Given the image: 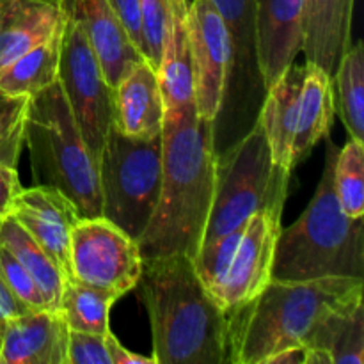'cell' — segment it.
Masks as SVG:
<instances>
[{
    "mask_svg": "<svg viewBox=\"0 0 364 364\" xmlns=\"http://www.w3.org/2000/svg\"><path fill=\"white\" fill-rule=\"evenodd\" d=\"M213 121L196 105L166 112L159 205L137 240L142 262L185 255L194 259L205 237L215 188Z\"/></svg>",
    "mask_w": 364,
    "mask_h": 364,
    "instance_id": "cell-1",
    "label": "cell"
},
{
    "mask_svg": "<svg viewBox=\"0 0 364 364\" xmlns=\"http://www.w3.org/2000/svg\"><path fill=\"white\" fill-rule=\"evenodd\" d=\"M141 299L148 309L156 364L228 363L230 316L185 255L146 259Z\"/></svg>",
    "mask_w": 364,
    "mask_h": 364,
    "instance_id": "cell-2",
    "label": "cell"
},
{
    "mask_svg": "<svg viewBox=\"0 0 364 364\" xmlns=\"http://www.w3.org/2000/svg\"><path fill=\"white\" fill-rule=\"evenodd\" d=\"M363 301L359 277L276 281L230 313L228 363L267 364L272 355L304 345L329 313Z\"/></svg>",
    "mask_w": 364,
    "mask_h": 364,
    "instance_id": "cell-3",
    "label": "cell"
},
{
    "mask_svg": "<svg viewBox=\"0 0 364 364\" xmlns=\"http://www.w3.org/2000/svg\"><path fill=\"white\" fill-rule=\"evenodd\" d=\"M326 144V167L315 196L302 215L277 235L272 263L276 281L364 279V220L341 208L333 180L338 148L329 137Z\"/></svg>",
    "mask_w": 364,
    "mask_h": 364,
    "instance_id": "cell-4",
    "label": "cell"
},
{
    "mask_svg": "<svg viewBox=\"0 0 364 364\" xmlns=\"http://www.w3.org/2000/svg\"><path fill=\"white\" fill-rule=\"evenodd\" d=\"M23 144L36 185L59 188L84 219L102 217L98 160L78 130L59 80L28 98Z\"/></svg>",
    "mask_w": 364,
    "mask_h": 364,
    "instance_id": "cell-5",
    "label": "cell"
},
{
    "mask_svg": "<svg viewBox=\"0 0 364 364\" xmlns=\"http://www.w3.org/2000/svg\"><path fill=\"white\" fill-rule=\"evenodd\" d=\"M333 77L316 64H290L267 87L258 123L265 132L272 160L294 171L334 124Z\"/></svg>",
    "mask_w": 364,
    "mask_h": 364,
    "instance_id": "cell-6",
    "label": "cell"
},
{
    "mask_svg": "<svg viewBox=\"0 0 364 364\" xmlns=\"http://www.w3.org/2000/svg\"><path fill=\"white\" fill-rule=\"evenodd\" d=\"M291 171L272 160L262 124L217 155L215 188L203 245L224 237L263 210H283ZM199 247V249H201Z\"/></svg>",
    "mask_w": 364,
    "mask_h": 364,
    "instance_id": "cell-7",
    "label": "cell"
},
{
    "mask_svg": "<svg viewBox=\"0 0 364 364\" xmlns=\"http://www.w3.org/2000/svg\"><path fill=\"white\" fill-rule=\"evenodd\" d=\"M98 167L102 217L137 242L159 205L162 134L139 141L110 127Z\"/></svg>",
    "mask_w": 364,
    "mask_h": 364,
    "instance_id": "cell-8",
    "label": "cell"
},
{
    "mask_svg": "<svg viewBox=\"0 0 364 364\" xmlns=\"http://www.w3.org/2000/svg\"><path fill=\"white\" fill-rule=\"evenodd\" d=\"M226 23L231 60L220 110L213 119L215 155L244 137L258 119L267 85L258 60L255 0H210Z\"/></svg>",
    "mask_w": 364,
    "mask_h": 364,
    "instance_id": "cell-9",
    "label": "cell"
},
{
    "mask_svg": "<svg viewBox=\"0 0 364 364\" xmlns=\"http://www.w3.org/2000/svg\"><path fill=\"white\" fill-rule=\"evenodd\" d=\"M59 80L85 144L100 162L112 127V87L80 25L63 14Z\"/></svg>",
    "mask_w": 364,
    "mask_h": 364,
    "instance_id": "cell-10",
    "label": "cell"
},
{
    "mask_svg": "<svg viewBox=\"0 0 364 364\" xmlns=\"http://www.w3.org/2000/svg\"><path fill=\"white\" fill-rule=\"evenodd\" d=\"M142 265L137 242L105 217H82L71 230L66 277L119 299L137 287Z\"/></svg>",
    "mask_w": 364,
    "mask_h": 364,
    "instance_id": "cell-11",
    "label": "cell"
},
{
    "mask_svg": "<svg viewBox=\"0 0 364 364\" xmlns=\"http://www.w3.org/2000/svg\"><path fill=\"white\" fill-rule=\"evenodd\" d=\"M188 46L196 112L213 121L226 89L231 43L223 16L210 0L188 2Z\"/></svg>",
    "mask_w": 364,
    "mask_h": 364,
    "instance_id": "cell-12",
    "label": "cell"
},
{
    "mask_svg": "<svg viewBox=\"0 0 364 364\" xmlns=\"http://www.w3.org/2000/svg\"><path fill=\"white\" fill-rule=\"evenodd\" d=\"M281 215L283 210H263L245 223L230 265L212 294L228 316L256 297L272 279L274 249L283 228Z\"/></svg>",
    "mask_w": 364,
    "mask_h": 364,
    "instance_id": "cell-13",
    "label": "cell"
},
{
    "mask_svg": "<svg viewBox=\"0 0 364 364\" xmlns=\"http://www.w3.org/2000/svg\"><path fill=\"white\" fill-rule=\"evenodd\" d=\"M11 215L59 263L68 276L71 230L82 219L75 203L59 188L34 185L21 188Z\"/></svg>",
    "mask_w": 364,
    "mask_h": 364,
    "instance_id": "cell-14",
    "label": "cell"
},
{
    "mask_svg": "<svg viewBox=\"0 0 364 364\" xmlns=\"http://www.w3.org/2000/svg\"><path fill=\"white\" fill-rule=\"evenodd\" d=\"M57 2L63 14L71 16L82 27L112 89L123 80L124 75L135 64L146 60L107 0H57Z\"/></svg>",
    "mask_w": 364,
    "mask_h": 364,
    "instance_id": "cell-15",
    "label": "cell"
},
{
    "mask_svg": "<svg viewBox=\"0 0 364 364\" xmlns=\"http://www.w3.org/2000/svg\"><path fill=\"white\" fill-rule=\"evenodd\" d=\"M258 60L269 87L302 52L306 0H255Z\"/></svg>",
    "mask_w": 364,
    "mask_h": 364,
    "instance_id": "cell-16",
    "label": "cell"
},
{
    "mask_svg": "<svg viewBox=\"0 0 364 364\" xmlns=\"http://www.w3.org/2000/svg\"><path fill=\"white\" fill-rule=\"evenodd\" d=\"M166 105L156 70L135 64L112 89V127L130 139L148 141L162 134Z\"/></svg>",
    "mask_w": 364,
    "mask_h": 364,
    "instance_id": "cell-17",
    "label": "cell"
},
{
    "mask_svg": "<svg viewBox=\"0 0 364 364\" xmlns=\"http://www.w3.org/2000/svg\"><path fill=\"white\" fill-rule=\"evenodd\" d=\"M68 333L59 311L23 313L0 331V364H66Z\"/></svg>",
    "mask_w": 364,
    "mask_h": 364,
    "instance_id": "cell-18",
    "label": "cell"
},
{
    "mask_svg": "<svg viewBox=\"0 0 364 364\" xmlns=\"http://www.w3.org/2000/svg\"><path fill=\"white\" fill-rule=\"evenodd\" d=\"M64 25L57 0H0V70Z\"/></svg>",
    "mask_w": 364,
    "mask_h": 364,
    "instance_id": "cell-19",
    "label": "cell"
},
{
    "mask_svg": "<svg viewBox=\"0 0 364 364\" xmlns=\"http://www.w3.org/2000/svg\"><path fill=\"white\" fill-rule=\"evenodd\" d=\"M352 14L354 0H306L302 52L331 77L352 45Z\"/></svg>",
    "mask_w": 364,
    "mask_h": 364,
    "instance_id": "cell-20",
    "label": "cell"
},
{
    "mask_svg": "<svg viewBox=\"0 0 364 364\" xmlns=\"http://www.w3.org/2000/svg\"><path fill=\"white\" fill-rule=\"evenodd\" d=\"M166 112H180L194 105L191 46H188V0H173L164 41L162 60L156 70Z\"/></svg>",
    "mask_w": 364,
    "mask_h": 364,
    "instance_id": "cell-21",
    "label": "cell"
},
{
    "mask_svg": "<svg viewBox=\"0 0 364 364\" xmlns=\"http://www.w3.org/2000/svg\"><path fill=\"white\" fill-rule=\"evenodd\" d=\"M0 245L6 247L31 274L41 294L45 295L48 308L57 311L64 279H66V274L59 263L21 228V224L13 215L6 217L0 224Z\"/></svg>",
    "mask_w": 364,
    "mask_h": 364,
    "instance_id": "cell-22",
    "label": "cell"
},
{
    "mask_svg": "<svg viewBox=\"0 0 364 364\" xmlns=\"http://www.w3.org/2000/svg\"><path fill=\"white\" fill-rule=\"evenodd\" d=\"M309 350H323L333 364H364L363 301L329 313L304 343Z\"/></svg>",
    "mask_w": 364,
    "mask_h": 364,
    "instance_id": "cell-23",
    "label": "cell"
},
{
    "mask_svg": "<svg viewBox=\"0 0 364 364\" xmlns=\"http://www.w3.org/2000/svg\"><path fill=\"white\" fill-rule=\"evenodd\" d=\"M60 39H63V28L55 32L52 38L36 45L34 48L2 68L0 70V91L13 96L31 98L52 85L53 82H57Z\"/></svg>",
    "mask_w": 364,
    "mask_h": 364,
    "instance_id": "cell-24",
    "label": "cell"
},
{
    "mask_svg": "<svg viewBox=\"0 0 364 364\" xmlns=\"http://www.w3.org/2000/svg\"><path fill=\"white\" fill-rule=\"evenodd\" d=\"M336 112L348 137L364 142V46H348L333 75Z\"/></svg>",
    "mask_w": 364,
    "mask_h": 364,
    "instance_id": "cell-25",
    "label": "cell"
},
{
    "mask_svg": "<svg viewBox=\"0 0 364 364\" xmlns=\"http://www.w3.org/2000/svg\"><path fill=\"white\" fill-rule=\"evenodd\" d=\"M116 301L109 291L66 277L57 311L70 331L107 334L110 333V309Z\"/></svg>",
    "mask_w": 364,
    "mask_h": 364,
    "instance_id": "cell-26",
    "label": "cell"
},
{
    "mask_svg": "<svg viewBox=\"0 0 364 364\" xmlns=\"http://www.w3.org/2000/svg\"><path fill=\"white\" fill-rule=\"evenodd\" d=\"M334 191L347 215H364V142L348 137L334 160Z\"/></svg>",
    "mask_w": 364,
    "mask_h": 364,
    "instance_id": "cell-27",
    "label": "cell"
},
{
    "mask_svg": "<svg viewBox=\"0 0 364 364\" xmlns=\"http://www.w3.org/2000/svg\"><path fill=\"white\" fill-rule=\"evenodd\" d=\"M27 96H13L0 91V164L16 167L23 148Z\"/></svg>",
    "mask_w": 364,
    "mask_h": 364,
    "instance_id": "cell-28",
    "label": "cell"
},
{
    "mask_svg": "<svg viewBox=\"0 0 364 364\" xmlns=\"http://www.w3.org/2000/svg\"><path fill=\"white\" fill-rule=\"evenodd\" d=\"M0 276L6 281V284L13 291L14 297L23 302L31 311L50 309L48 304H46L45 295L41 294V290H39L36 281L31 277V274L2 245H0Z\"/></svg>",
    "mask_w": 364,
    "mask_h": 364,
    "instance_id": "cell-29",
    "label": "cell"
},
{
    "mask_svg": "<svg viewBox=\"0 0 364 364\" xmlns=\"http://www.w3.org/2000/svg\"><path fill=\"white\" fill-rule=\"evenodd\" d=\"M107 334L70 331L66 364H112Z\"/></svg>",
    "mask_w": 364,
    "mask_h": 364,
    "instance_id": "cell-30",
    "label": "cell"
},
{
    "mask_svg": "<svg viewBox=\"0 0 364 364\" xmlns=\"http://www.w3.org/2000/svg\"><path fill=\"white\" fill-rule=\"evenodd\" d=\"M116 16L123 23L134 45L142 53V20H141V0H107Z\"/></svg>",
    "mask_w": 364,
    "mask_h": 364,
    "instance_id": "cell-31",
    "label": "cell"
},
{
    "mask_svg": "<svg viewBox=\"0 0 364 364\" xmlns=\"http://www.w3.org/2000/svg\"><path fill=\"white\" fill-rule=\"evenodd\" d=\"M20 178H18L16 167L2 166L0 164V220L13 213L14 201L21 192Z\"/></svg>",
    "mask_w": 364,
    "mask_h": 364,
    "instance_id": "cell-32",
    "label": "cell"
},
{
    "mask_svg": "<svg viewBox=\"0 0 364 364\" xmlns=\"http://www.w3.org/2000/svg\"><path fill=\"white\" fill-rule=\"evenodd\" d=\"M27 311H31V309H28L23 302L18 301V299L14 297L13 291L9 290L6 281L0 276V331L4 329V326H6L9 320L16 318V316L23 315V313Z\"/></svg>",
    "mask_w": 364,
    "mask_h": 364,
    "instance_id": "cell-33",
    "label": "cell"
},
{
    "mask_svg": "<svg viewBox=\"0 0 364 364\" xmlns=\"http://www.w3.org/2000/svg\"><path fill=\"white\" fill-rule=\"evenodd\" d=\"M107 343H109V352H110V359H112V364H156L155 358H146V355H139L135 352L128 350L127 347L119 343L116 336L110 331L107 334Z\"/></svg>",
    "mask_w": 364,
    "mask_h": 364,
    "instance_id": "cell-34",
    "label": "cell"
},
{
    "mask_svg": "<svg viewBox=\"0 0 364 364\" xmlns=\"http://www.w3.org/2000/svg\"><path fill=\"white\" fill-rule=\"evenodd\" d=\"M306 361H308V348L304 345H294L277 352L267 364H306Z\"/></svg>",
    "mask_w": 364,
    "mask_h": 364,
    "instance_id": "cell-35",
    "label": "cell"
},
{
    "mask_svg": "<svg viewBox=\"0 0 364 364\" xmlns=\"http://www.w3.org/2000/svg\"><path fill=\"white\" fill-rule=\"evenodd\" d=\"M0 224H2V220H0Z\"/></svg>",
    "mask_w": 364,
    "mask_h": 364,
    "instance_id": "cell-36",
    "label": "cell"
}]
</instances>
